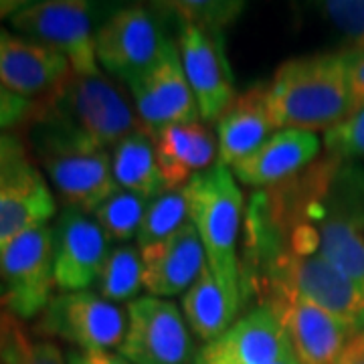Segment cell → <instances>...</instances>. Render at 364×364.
Instances as JSON below:
<instances>
[{
	"instance_id": "1",
	"label": "cell",
	"mask_w": 364,
	"mask_h": 364,
	"mask_svg": "<svg viewBox=\"0 0 364 364\" xmlns=\"http://www.w3.org/2000/svg\"><path fill=\"white\" fill-rule=\"evenodd\" d=\"M277 210L308 223L320 255L364 286V168L328 158L265 195Z\"/></svg>"
},
{
	"instance_id": "2",
	"label": "cell",
	"mask_w": 364,
	"mask_h": 364,
	"mask_svg": "<svg viewBox=\"0 0 364 364\" xmlns=\"http://www.w3.org/2000/svg\"><path fill=\"white\" fill-rule=\"evenodd\" d=\"M267 107L275 130H332L352 114L344 51L294 57L267 83Z\"/></svg>"
},
{
	"instance_id": "3",
	"label": "cell",
	"mask_w": 364,
	"mask_h": 364,
	"mask_svg": "<svg viewBox=\"0 0 364 364\" xmlns=\"http://www.w3.org/2000/svg\"><path fill=\"white\" fill-rule=\"evenodd\" d=\"M28 124L31 148L65 207L90 215L116 193L107 150L81 140L37 109Z\"/></svg>"
},
{
	"instance_id": "4",
	"label": "cell",
	"mask_w": 364,
	"mask_h": 364,
	"mask_svg": "<svg viewBox=\"0 0 364 364\" xmlns=\"http://www.w3.org/2000/svg\"><path fill=\"white\" fill-rule=\"evenodd\" d=\"M191 223L203 241L207 265L229 298L241 308V267L237 241L245 198L233 172L221 162L195 174L184 186Z\"/></svg>"
},
{
	"instance_id": "5",
	"label": "cell",
	"mask_w": 364,
	"mask_h": 364,
	"mask_svg": "<svg viewBox=\"0 0 364 364\" xmlns=\"http://www.w3.org/2000/svg\"><path fill=\"white\" fill-rule=\"evenodd\" d=\"M35 109L102 150H114L140 128L128 95L104 73L77 75L71 71Z\"/></svg>"
},
{
	"instance_id": "6",
	"label": "cell",
	"mask_w": 364,
	"mask_h": 364,
	"mask_svg": "<svg viewBox=\"0 0 364 364\" xmlns=\"http://www.w3.org/2000/svg\"><path fill=\"white\" fill-rule=\"evenodd\" d=\"M261 296L279 291L296 296L324 308L334 316L356 326L364 312V286L336 269L330 261L316 253H275L259 267Z\"/></svg>"
},
{
	"instance_id": "7",
	"label": "cell",
	"mask_w": 364,
	"mask_h": 364,
	"mask_svg": "<svg viewBox=\"0 0 364 364\" xmlns=\"http://www.w3.org/2000/svg\"><path fill=\"white\" fill-rule=\"evenodd\" d=\"M9 25L23 37L61 53L77 75L100 73L91 4L81 0L21 2Z\"/></svg>"
},
{
	"instance_id": "8",
	"label": "cell",
	"mask_w": 364,
	"mask_h": 364,
	"mask_svg": "<svg viewBox=\"0 0 364 364\" xmlns=\"http://www.w3.org/2000/svg\"><path fill=\"white\" fill-rule=\"evenodd\" d=\"M53 229H33L0 251V306L18 320L43 314L53 299Z\"/></svg>"
},
{
	"instance_id": "9",
	"label": "cell",
	"mask_w": 364,
	"mask_h": 364,
	"mask_svg": "<svg viewBox=\"0 0 364 364\" xmlns=\"http://www.w3.org/2000/svg\"><path fill=\"white\" fill-rule=\"evenodd\" d=\"M126 330V312L93 291L55 296L37 324L39 334L61 338L81 352H109L122 346Z\"/></svg>"
},
{
	"instance_id": "10",
	"label": "cell",
	"mask_w": 364,
	"mask_h": 364,
	"mask_svg": "<svg viewBox=\"0 0 364 364\" xmlns=\"http://www.w3.org/2000/svg\"><path fill=\"white\" fill-rule=\"evenodd\" d=\"M128 330L119 346L132 364H188L195 356L191 328L168 299L144 296L130 301Z\"/></svg>"
},
{
	"instance_id": "11",
	"label": "cell",
	"mask_w": 364,
	"mask_h": 364,
	"mask_svg": "<svg viewBox=\"0 0 364 364\" xmlns=\"http://www.w3.org/2000/svg\"><path fill=\"white\" fill-rule=\"evenodd\" d=\"M166 43L168 39L150 9L128 6L100 25L95 33V55L107 73L128 85L156 65Z\"/></svg>"
},
{
	"instance_id": "12",
	"label": "cell",
	"mask_w": 364,
	"mask_h": 364,
	"mask_svg": "<svg viewBox=\"0 0 364 364\" xmlns=\"http://www.w3.org/2000/svg\"><path fill=\"white\" fill-rule=\"evenodd\" d=\"M261 298V304L269 306L282 322L294 356L301 364H336L356 334V326L306 299L279 291Z\"/></svg>"
},
{
	"instance_id": "13",
	"label": "cell",
	"mask_w": 364,
	"mask_h": 364,
	"mask_svg": "<svg viewBox=\"0 0 364 364\" xmlns=\"http://www.w3.org/2000/svg\"><path fill=\"white\" fill-rule=\"evenodd\" d=\"M140 126L150 134L174 124L198 122V105L182 69L178 45L168 39L160 61L128 83Z\"/></svg>"
},
{
	"instance_id": "14",
	"label": "cell",
	"mask_w": 364,
	"mask_h": 364,
	"mask_svg": "<svg viewBox=\"0 0 364 364\" xmlns=\"http://www.w3.org/2000/svg\"><path fill=\"white\" fill-rule=\"evenodd\" d=\"M109 237L87 213L65 207L53 229L55 284L67 291H87L109 255Z\"/></svg>"
},
{
	"instance_id": "15",
	"label": "cell",
	"mask_w": 364,
	"mask_h": 364,
	"mask_svg": "<svg viewBox=\"0 0 364 364\" xmlns=\"http://www.w3.org/2000/svg\"><path fill=\"white\" fill-rule=\"evenodd\" d=\"M178 53L198 114L205 122H219L237 97L221 35H210L198 26L182 23Z\"/></svg>"
},
{
	"instance_id": "16",
	"label": "cell",
	"mask_w": 364,
	"mask_h": 364,
	"mask_svg": "<svg viewBox=\"0 0 364 364\" xmlns=\"http://www.w3.org/2000/svg\"><path fill=\"white\" fill-rule=\"evenodd\" d=\"M71 73L61 53L0 26V83L21 97H47Z\"/></svg>"
},
{
	"instance_id": "17",
	"label": "cell",
	"mask_w": 364,
	"mask_h": 364,
	"mask_svg": "<svg viewBox=\"0 0 364 364\" xmlns=\"http://www.w3.org/2000/svg\"><path fill=\"white\" fill-rule=\"evenodd\" d=\"M294 354L284 326L269 306L259 304L196 356L233 364H275Z\"/></svg>"
},
{
	"instance_id": "18",
	"label": "cell",
	"mask_w": 364,
	"mask_h": 364,
	"mask_svg": "<svg viewBox=\"0 0 364 364\" xmlns=\"http://www.w3.org/2000/svg\"><path fill=\"white\" fill-rule=\"evenodd\" d=\"M320 154L316 132L286 128L272 134L259 148L231 166L239 182L253 188H269L296 178Z\"/></svg>"
},
{
	"instance_id": "19",
	"label": "cell",
	"mask_w": 364,
	"mask_h": 364,
	"mask_svg": "<svg viewBox=\"0 0 364 364\" xmlns=\"http://www.w3.org/2000/svg\"><path fill=\"white\" fill-rule=\"evenodd\" d=\"M142 253L144 287L154 298H172L186 294L196 277L207 267V255L195 225H184L178 233Z\"/></svg>"
},
{
	"instance_id": "20",
	"label": "cell",
	"mask_w": 364,
	"mask_h": 364,
	"mask_svg": "<svg viewBox=\"0 0 364 364\" xmlns=\"http://www.w3.org/2000/svg\"><path fill=\"white\" fill-rule=\"evenodd\" d=\"M275 132L267 107V85H255L237 95L217 122L219 162L231 168L253 154Z\"/></svg>"
},
{
	"instance_id": "21",
	"label": "cell",
	"mask_w": 364,
	"mask_h": 364,
	"mask_svg": "<svg viewBox=\"0 0 364 364\" xmlns=\"http://www.w3.org/2000/svg\"><path fill=\"white\" fill-rule=\"evenodd\" d=\"M152 140L164 191L186 186L195 174L210 168L217 156L215 138L200 122L162 128Z\"/></svg>"
},
{
	"instance_id": "22",
	"label": "cell",
	"mask_w": 364,
	"mask_h": 364,
	"mask_svg": "<svg viewBox=\"0 0 364 364\" xmlns=\"http://www.w3.org/2000/svg\"><path fill=\"white\" fill-rule=\"evenodd\" d=\"M55 213V196L37 168L0 186V251L21 235L45 227Z\"/></svg>"
},
{
	"instance_id": "23",
	"label": "cell",
	"mask_w": 364,
	"mask_h": 364,
	"mask_svg": "<svg viewBox=\"0 0 364 364\" xmlns=\"http://www.w3.org/2000/svg\"><path fill=\"white\" fill-rule=\"evenodd\" d=\"M112 174L117 188L152 200L164 193V182L158 168L152 134L140 126L128 134L112 150Z\"/></svg>"
},
{
	"instance_id": "24",
	"label": "cell",
	"mask_w": 364,
	"mask_h": 364,
	"mask_svg": "<svg viewBox=\"0 0 364 364\" xmlns=\"http://www.w3.org/2000/svg\"><path fill=\"white\" fill-rule=\"evenodd\" d=\"M182 312L191 332L208 344L221 338L233 326L239 306L229 298V294L223 289L219 279L207 265L196 277L195 284L186 289L182 298Z\"/></svg>"
},
{
	"instance_id": "25",
	"label": "cell",
	"mask_w": 364,
	"mask_h": 364,
	"mask_svg": "<svg viewBox=\"0 0 364 364\" xmlns=\"http://www.w3.org/2000/svg\"><path fill=\"white\" fill-rule=\"evenodd\" d=\"M191 223L188 196L184 186L176 191H164L152 198L146 207L142 227L138 231V249L154 247L158 243L178 233L184 225Z\"/></svg>"
},
{
	"instance_id": "26",
	"label": "cell",
	"mask_w": 364,
	"mask_h": 364,
	"mask_svg": "<svg viewBox=\"0 0 364 364\" xmlns=\"http://www.w3.org/2000/svg\"><path fill=\"white\" fill-rule=\"evenodd\" d=\"M144 265L142 253L138 247L132 245H119L109 251L104 267L97 277V289L100 296L107 301H134L138 291L144 287L142 282Z\"/></svg>"
},
{
	"instance_id": "27",
	"label": "cell",
	"mask_w": 364,
	"mask_h": 364,
	"mask_svg": "<svg viewBox=\"0 0 364 364\" xmlns=\"http://www.w3.org/2000/svg\"><path fill=\"white\" fill-rule=\"evenodd\" d=\"M0 364H67L59 346L33 340L18 318L0 306Z\"/></svg>"
},
{
	"instance_id": "28",
	"label": "cell",
	"mask_w": 364,
	"mask_h": 364,
	"mask_svg": "<svg viewBox=\"0 0 364 364\" xmlns=\"http://www.w3.org/2000/svg\"><path fill=\"white\" fill-rule=\"evenodd\" d=\"M148 203L150 200H146L142 196L117 188L114 195L100 205L93 215L105 235L109 237V241L126 243L132 237H138Z\"/></svg>"
},
{
	"instance_id": "29",
	"label": "cell",
	"mask_w": 364,
	"mask_h": 364,
	"mask_svg": "<svg viewBox=\"0 0 364 364\" xmlns=\"http://www.w3.org/2000/svg\"><path fill=\"white\" fill-rule=\"evenodd\" d=\"M166 9L174 11L181 16L182 23L195 25L210 35H221L225 26L233 23L239 14L243 13V2L233 0H221V2H210V0H191V2H166Z\"/></svg>"
},
{
	"instance_id": "30",
	"label": "cell",
	"mask_w": 364,
	"mask_h": 364,
	"mask_svg": "<svg viewBox=\"0 0 364 364\" xmlns=\"http://www.w3.org/2000/svg\"><path fill=\"white\" fill-rule=\"evenodd\" d=\"M320 13L348 41V51H364V0H326Z\"/></svg>"
},
{
	"instance_id": "31",
	"label": "cell",
	"mask_w": 364,
	"mask_h": 364,
	"mask_svg": "<svg viewBox=\"0 0 364 364\" xmlns=\"http://www.w3.org/2000/svg\"><path fill=\"white\" fill-rule=\"evenodd\" d=\"M324 146L330 156L344 162L364 158V107L326 132Z\"/></svg>"
},
{
	"instance_id": "32",
	"label": "cell",
	"mask_w": 364,
	"mask_h": 364,
	"mask_svg": "<svg viewBox=\"0 0 364 364\" xmlns=\"http://www.w3.org/2000/svg\"><path fill=\"white\" fill-rule=\"evenodd\" d=\"M35 168L26 152L25 142L11 132L0 130V186L21 178Z\"/></svg>"
},
{
	"instance_id": "33",
	"label": "cell",
	"mask_w": 364,
	"mask_h": 364,
	"mask_svg": "<svg viewBox=\"0 0 364 364\" xmlns=\"http://www.w3.org/2000/svg\"><path fill=\"white\" fill-rule=\"evenodd\" d=\"M35 112V102L16 95L0 83V130H11L14 126L28 122Z\"/></svg>"
},
{
	"instance_id": "34",
	"label": "cell",
	"mask_w": 364,
	"mask_h": 364,
	"mask_svg": "<svg viewBox=\"0 0 364 364\" xmlns=\"http://www.w3.org/2000/svg\"><path fill=\"white\" fill-rule=\"evenodd\" d=\"M348 63V79H350L352 114L364 107V51H348L344 49Z\"/></svg>"
},
{
	"instance_id": "35",
	"label": "cell",
	"mask_w": 364,
	"mask_h": 364,
	"mask_svg": "<svg viewBox=\"0 0 364 364\" xmlns=\"http://www.w3.org/2000/svg\"><path fill=\"white\" fill-rule=\"evenodd\" d=\"M336 364H364V338L354 334V338L348 342V346L340 354Z\"/></svg>"
},
{
	"instance_id": "36",
	"label": "cell",
	"mask_w": 364,
	"mask_h": 364,
	"mask_svg": "<svg viewBox=\"0 0 364 364\" xmlns=\"http://www.w3.org/2000/svg\"><path fill=\"white\" fill-rule=\"evenodd\" d=\"M67 364H100L97 352L71 350L67 354Z\"/></svg>"
},
{
	"instance_id": "37",
	"label": "cell",
	"mask_w": 364,
	"mask_h": 364,
	"mask_svg": "<svg viewBox=\"0 0 364 364\" xmlns=\"http://www.w3.org/2000/svg\"><path fill=\"white\" fill-rule=\"evenodd\" d=\"M97 358H100V364H132L122 354H112V352H97Z\"/></svg>"
},
{
	"instance_id": "38",
	"label": "cell",
	"mask_w": 364,
	"mask_h": 364,
	"mask_svg": "<svg viewBox=\"0 0 364 364\" xmlns=\"http://www.w3.org/2000/svg\"><path fill=\"white\" fill-rule=\"evenodd\" d=\"M356 334L364 338V312L360 314V318H358V322H356Z\"/></svg>"
},
{
	"instance_id": "39",
	"label": "cell",
	"mask_w": 364,
	"mask_h": 364,
	"mask_svg": "<svg viewBox=\"0 0 364 364\" xmlns=\"http://www.w3.org/2000/svg\"><path fill=\"white\" fill-rule=\"evenodd\" d=\"M275 364H301V363H299V360L296 358V356H294V354H289V356H286L284 360H279V363H275Z\"/></svg>"
},
{
	"instance_id": "40",
	"label": "cell",
	"mask_w": 364,
	"mask_h": 364,
	"mask_svg": "<svg viewBox=\"0 0 364 364\" xmlns=\"http://www.w3.org/2000/svg\"><path fill=\"white\" fill-rule=\"evenodd\" d=\"M0 301H2V287H0Z\"/></svg>"
}]
</instances>
